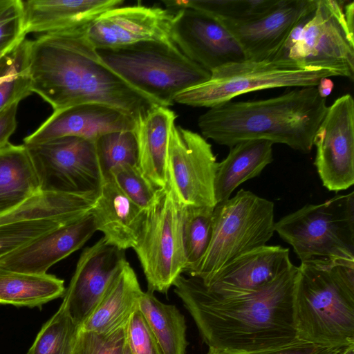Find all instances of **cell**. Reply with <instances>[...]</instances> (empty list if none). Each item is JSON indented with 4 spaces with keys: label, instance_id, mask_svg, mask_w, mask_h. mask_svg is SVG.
Returning <instances> with one entry per match:
<instances>
[{
    "label": "cell",
    "instance_id": "6da1fadb",
    "mask_svg": "<svg viewBox=\"0 0 354 354\" xmlns=\"http://www.w3.org/2000/svg\"><path fill=\"white\" fill-rule=\"evenodd\" d=\"M297 266L252 292L221 295L180 274L174 292L192 317L207 353H250L291 344L297 337L293 293Z\"/></svg>",
    "mask_w": 354,
    "mask_h": 354
},
{
    "label": "cell",
    "instance_id": "7a4b0ae2",
    "mask_svg": "<svg viewBox=\"0 0 354 354\" xmlns=\"http://www.w3.org/2000/svg\"><path fill=\"white\" fill-rule=\"evenodd\" d=\"M86 27L44 33L20 44L21 70L29 80L31 93L39 95L53 111L100 103L136 121L161 106L105 64L88 40Z\"/></svg>",
    "mask_w": 354,
    "mask_h": 354
},
{
    "label": "cell",
    "instance_id": "3957f363",
    "mask_svg": "<svg viewBox=\"0 0 354 354\" xmlns=\"http://www.w3.org/2000/svg\"><path fill=\"white\" fill-rule=\"evenodd\" d=\"M328 107L316 86L297 87L272 98L209 108L199 116L198 126L205 139L230 148L261 139L307 153Z\"/></svg>",
    "mask_w": 354,
    "mask_h": 354
},
{
    "label": "cell",
    "instance_id": "277c9868",
    "mask_svg": "<svg viewBox=\"0 0 354 354\" xmlns=\"http://www.w3.org/2000/svg\"><path fill=\"white\" fill-rule=\"evenodd\" d=\"M293 315L300 340L326 346L354 344V263H301Z\"/></svg>",
    "mask_w": 354,
    "mask_h": 354
},
{
    "label": "cell",
    "instance_id": "5b68a950",
    "mask_svg": "<svg viewBox=\"0 0 354 354\" xmlns=\"http://www.w3.org/2000/svg\"><path fill=\"white\" fill-rule=\"evenodd\" d=\"M97 52L126 82L166 107L174 105L178 93L206 82L211 75L174 43L142 41Z\"/></svg>",
    "mask_w": 354,
    "mask_h": 354
},
{
    "label": "cell",
    "instance_id": "8992f818",
    "mask_svg": "<svg viewBox=\"0 0 354 354\" xmlns=\"http://www.w3.org/2000/svg\"><path fill=\"white\" fill-rule=\"evenodd\" d=\"M274 203L241 189L215 205L208 248L187 274L208 282L241 254L266 245L274 232Z\"/></svg>",
    "mask_w": 354,
    "mask_h": 354
},
{
    "label": "cell",
    "instance_id": "52a82bcc",
    "mask_svg": "<svg viewBox=\"0 0 354 354\" xmlns=\"http://www.w3.org/2000/svg\"><path fill=\"white\" fill-rule=\"evenodd\" d=\"M274 232L292 246L301 263H354V193L307 204L281 218Z\"/></svg>",
    "mask_w": 354,
    "mask_h": 354
},
{
    "label": "cell",
    "instance_id": "ba28073f",
    "mask_svg": "<svg viewBox=\"0 0 354 354\" xmlns=\"http://www.w3.org/2000/svg\"><path fill=\"white\" fill-rule=\"evenodd\" d=\"M210 73L206 82L178 93L174 103L209 109L252 91L317 86L322 78L337 76L330 70L305 67L288 58L245 59L224 65Z\"/></svg>",
    "mask_w": 354,
    "mask_h": 354
},
{
    "label": "cell",
    "instance_id": "9c48e42d",
    "mask_svg": "<svg viewBox=\"0 0 354 354\" xmlns=\"http://www.w3.org/2000/svg\"><path fill=\"white\" fill-rule=\"evenodd\" d=\"M354 2L317 0L288 58L305 67L354 79Z\"/></svg>",
    "mask_w": 354,
    "mask_h": 354
},
{
    "label": "cell",
    "instance_id": "30bf717a",
    "mask_svg": "<svg viewBox=\"0 0 354 354\" xmlns=\"http://www.w3.org/2000/svg\"><path fill=\"white\" fill-rule=\"evenodd\" d=\"M133 250L149 292L166 294L176 278L184 273L182 207L168 185L160 190L155 202L146 209L142 230Z\"/></svg>",
    "mask_w": 354,
    "mask_h": 354
},
{
    "label": "cell",
    "instance_id": "8fae6325",
    "mask_svg": "<svg viewBox=\"0 0 354 354\" xmlns=\"http://www.w3.org/2000/svg\"><path fill=\"white\" fill-rule=\"evenodd\" d=\"M43 192L98 194L104 176L94 142L66 136L24 145Z\"/></svg>",
    "mask_w": 354,
    "mask_h": 354
},
{
    "label": "cell",
    "instance_id": "7c38bea8",
    "mask_svg": "<svg viewBox=\"0 0 354 354\" xmlns=\"http://www.w3.org/2000/svg\"><path fill=\"white\" fill-rule=\"evenodd\" d=\"M95 194L43 192L0 215V257L91 213Z\"/></svg>",
    "mask_w": 354,
    "mask_h": 354
},
{
    "label": "cell",
    "instance_id": "4fadbf2b",
    "mask_svg": "<svg viewBox=\"0 0 354 354\" xmlns=\"http://www.w3.org/2000/svg\"><path fill=\"white\" fill-rule=\"evenodd\" d=\"M218 162L202 135L175 124L167 150L168 185L180 207H214Z\"/></svg>",
    "mask_w": 354,
    "mask_h": 354
},
{
    "label": "cell",
    "instance_id": "5bb4252c",
    "mask_svg": "<svg viewBox=\"0 0 354 354\" xmlns=\"http://www.w3.org/2000/svg\"><path fill=\"white\" fill-rule=\"evenodd\" d=\"M314 165L328 191L346 190L354 184V100L338 97L328 107L314 138Z\"/></svg>",
    "mask_w": 354,
    "mask_h": 354
},
{
    "label": "cell",
    "instance_id": "9a60e30c",
    "mask_svg": "<svg viewBox=\"0 0 354 354\" xmlns=\"http://www.w3.org/2000/svg\"><path fill=\"white\" fill-rule=\"evenodd\" d=\"M176 10L170 37L190 60L211 73L245 59L237 41L218 20L192 8Z\"/></svg>",
    "mask_w": 354,
    "mask_h": 354
},
{
    "label": "cell",
    "instance_id": "2e32d148",
    "mask_svg": "<svg viewBox=\"0 0 354 354\" xmlns=\"http://www.w3.org/2000/svg\"><path fill=\"white\" fill-rule=\"evenodd\" d=\"M174 15L171 9L157 6H119L91 22L86 28V36L96 49L149 41L173 43L170 30Z\"/></svg>",
    "mask_w": 354,
    "mask_h": 354
},
{
    "label": "cell",
    "instance_id": "e0dca14e",
    "mask_svg": "<svg viewBox=\"0 0 354 354\" xmlns=\"http://www.w3.org/2000/svg\"><path fill=\"white\" fill-rule=\"evenodd\" d=\"M317 0H279L264 15L249 21L218 20L240 45L245 59H279L292 30L314 12Z\"/></svg>",
    "mask_w": 354,
    "mask_h": 354
},
{
    "label": "cell",
    "instance_id": "ac0fdd59",
    "mask_svg": "<svg viewBox=\"0 0 354 354\" xmlns=\"http://www.w3.org/2000/svg\"><path fill=\"white\" fill-rule=\"evenodd\" d=\"M127 262L124 251L109 245L103 237L82 251L62 301L79 327Z\"/></svg>",
    "mask_w": 354,
    "mask_h": 354
},
{
    "label": "cell",
    "instance_id": "d6986e66",
    "mask_svg": "<svg viewBox=\"0 0 354 354\" xmlns=\"http://www.w3.org/2000/svg\"><path fill=\"white\" fill-rule=\"evenodd\" d=\"M136 127L135 119L113 106L100 103L81 104L53 111L24 139V145L39 144L66 136L95 142L105 133L135 131Z\"/></svg>",
    "mask_w": 354,
    "mask_h": 354
},
{
    "label": "cell",
    "instance_id": "ffe728a7",
    "mask_svg": "<svg viewBox=\"0 0 354 354\" xmlns=\"http://www.w3.org/2000/svg\"><path fill=\"white\" fill-rule=\"evenodd\" d=\"M97 231L90 213L61 225L0 257V268L45 274L54 264L80 249Z\"/></svg>",
    "mask_w": 354,
    "mask_h": 354
},
{
    "label": "cell",
    "instance_id": "44dd1931",
    "mask_svg": "<svg viewBox=\"0 0 354 354\" xmlns=\"http://www.w3.org/2000/svg\"><path fill=\"white\" fill-rule=\"evenodd\" d=\"M293 266L288 248L266 245L236 258L208 282L200 281L218 294L248 293L267 286Z\"/></svg>",
    "mask_w": 354,
    "mask_h": 354
},
{
    "label": "cell",
    "instance_id": "7402d4cb",
    "mask_svg": "<svg viewBox=\"0 0 354 354\" xmlns=\"http://www.w3.org/2000/svg\"><path fill=\"white\" fill-rule=\"evenodd\" d=\"M91 214L106 243L124 251L136 245L146 209L130 200L109 176L104 179Z\"/></svg>",
    "mask_w": 354,
    "mask_h": 354
},
{
    "label": "cell",
    "instance_id": "603a6c76",
    "mask_svg": "<svg viewBox=\"0 0 354 354\" xmlns=\"http://www.w3.org/2000/svg\"><path fill=\"white\" fill-rule=\"evenodd\" d=\"M122 0L22 1L24 32L48 33L88 26Z\"/></svg>",
    "mask_w": 354,
    "mask_h": 354
},
{
    "label": "cell",
    "instance_id": "cb8c5ba5",
    "mask_svg": "<svg viewBox=\"0 0 354 354\" xmlns=\"http://www.w3.org/2000/svg\"><path fill=\"white\" fill-rule=\"evenodd\" d=\"M177 118L169 107L156 106L136 120L138 167L156 188H165L169 132Z\"/></svg>",
    "mask_w": 354,
    "mask_h": 354
},
{
    "label": "cell",
    "instance_id": "d4e9b609",
    "mask_svg": "<svg viewBox=\"0 0 354 354\" xmlns=\"http://www.w3.org/2000/svg\"><path fill=\"white\" fill-rule=\"evenodd\" d=\"M137 275L127 261L86 321L85 330L109 333L126 325L142 294Z\"/></svg>",
    "mask_w": 354,
    "mask_h": 354
},
{
    "label": "cell",
    "instance_id": "484cf974",
    "mask_svg": "<svg viewBox=\"0 0 354 354\" xmlns=\"http://www.w3.org/2000/svg\"><path fill=\"white\" fill-rule=\"evenodd\" d=\"M273 143L266 140H249L230 148L227 156L218 162L214 179L216 204L231 197L243 183L261 174L273 160Z\"/></svg>",
    "mask_w": 354,
    "mask_h": 354
},
{
    "label": "cell",
    "instance_id": "4316f807",
    "mask_svg": "<svg viewBox=\"0 0 354 354\" xmlns=\"http://www.w3.org/2000/svg\"><path fill=\"white\" fill-rule=\"evenodd\" d=\"M41 192L26 146L9 143L0 149V215Z\"/></svg>",
    "mask_w": 354,
    "mask_h": 354
},
{
    "label": "cell",
    "instance_id": "83f0119b",
    "mask_svg": "<svg viewBox=\"0 0 354 354\" xmlns=\"http://www.w3.org/2000/svg\"><path fill=\"white\" fill-rule=\"evenodd\" d=\"M64 281L45 274H32L0 268V304L40 306L64 295Z\"/></svg>",
    "mask_w": 354,
    "mask_h": 354
},
{
    "label": "cell",
    "instance_id": "f1b7e54d",
    "mask_svg": "<svg viewBox=\"0 0 354 354\" xmlns=\"http://www.w3.org/2000/svg\"><path fill=\"white\" fill-rule=\"evenodd\" d=\"M138 308L163 354H185L187 345L185 319L175 306L163 304L153 292L143 291Z\"/></svg>",
    "mask_w": 354,
    "mask_h": 354
},
{
    "label": "cell",
    "instance_id": "f546056e",
    "mask_svg": "<svg viewBox=\"0 0 354 354\" xmlns=\"http://www.w3.org/2000/svg\"><path fill=\"white\" fill-rule=\"evenodd\" d=\"M279 0L165 1L169 9L192 8L219 20L245 21L259 18L272 9Z\"/></svg>",
    "mask_w": 354,
    "mask_h": 354
},
{
    "label": "cell",
    "instance_id": "4dcf8cb0",
    "mask_svg": "<svg viewBox=\"0 0 354 354\" xmlns=\"http://www.w3.org/2000/svg\"><path fill=\"white\" fill-rule=\"evenodd\" d=\"M214 207H182V236L185 257L184 273L192 270L205 253L212 231Z\"/></svg>",
    "mask_w": 354,
    "mask_h": 354
},
{
    "label": "cell",
    "instance_id": "1f68e13d",
    "mask_svg": "<svg viewBox=\"0 0 354 354\" xmlns=\"http://www.w3.org/2000/svg\"><path fill=\"white\" fill-rule=\"evenodd\" d=\"M78 328L62 303L43 325L27 354H71Z\"/></svg>",
    "mask_w": 354,
    "mask_h": 354
},
{
    "label": "cell",
    "instance_id": "d6a6232c",
    "mask_svg": "<svg viewBox=\"0 0 354 354\" xmlns=\"http://www.w3.org/2000/svg\"><path fill=\"white\" fill-rule=\"evenodd\" d=\"M94 143L104 178L118 165H138V142L134 131L109 132L99 137Z\"/></svg>",
    "mask_w": 354,
    "mask_h": 354
},
{
    "label": "cell",
    "instance_id": "836d02e7",
    "mask_svg": "<svg viewBox=\"0 0 354 354\" xmlns=\"http://www.w3.org/2000/svg\"><path fill=\"white\" fill-rule=\"evenodd\" d=\"M109 176L130 200L143 209L155 202L161 189L147 179L138 165H118L110 171Z\"/></svg>",
    "mask_w": 354,
    "mask_h": 354
},
{
    "label": "cell",
    "instance_id": "e575fe53",
    "mask_svg": "<svg viewBox=\"0 0 354 354\" xmlns=\"http://www.w3.org/2000/svg\"><path fill=\"white\" fill-rule=\"evenodd\" d=\"M127 325L109 333H96L79 327L71 354H123Z\"/></svg>",
    "mask_w": 354,
    "mask_h": 354
},
{
    "label": "cell",
    "instance_id": "d590c367",
    "mask_svg": "<svg viewBox=\"0 0 354 354\" xmlns=\"http://www.w3.org/2000/svg\"><path fill=\"white\" fill-rule=\"evenodd\" d=\"M26 35L22 1L0 0V50L20 45Z\"/></svg>",
    "mask_w": 354,
    "mask_h": 354
},
{
    "label": "cell",
    "instance_id": "8d00e7d4",
    "mask_svg": "<svg viewBox=\"0 0 354 354\" xmlns=\"http://www.w3.org/2000/svg\"><path fill=\"white\" fill-rule=\"evenodd\" d=\"M127 342L132 354H163L138 308L127 322Z\"/></svg>",
    "mask_w": 354,
    "mask_h": 354
},
{
    "label": "cell",
    "instance_id": "74e56055",
    "mask_svg": "<svg viewBox=\"0 0 354 354\" xmlns=\"http://www.w3.org/2000/svg\"><path fill=\"white\" fill-rule=\"evenodd\" d=\"M352 345L326 346L298 339L277 348L250 353H207V354H344Z\"/></svg>",
    "mask_w": 354,
    "mask_h": 354
},
{
    "label": "cell",
    "instance_id": "f35d334b",
    "mask_svg": "<svg viewBox=\"0 0 354 354\" xmlns=\"http://www.w3.org/2000/svg\"><path fill=\"white\" fill-rule=\"evenodd\" d=\"M31 93L28 78L20 68L19 75L0 85V111L15 101H21Z\"/></svg>",
    "mask_w": 354,
    "mask_h": 354
},
{
    "label": "cell",
    "instance_id": "ab89813d",
    "mask_svg": "<svg viewBox=\"0 0 354 354\" xmlns=\"http://www.w3.org/2000/svg\"><path fill=\"white\" fill-rule=\"evenodd\" d=\"M20 101H15L0 111V149L10 143L17 128V114Z\"/></svg>",
    "mask_w": 354,
    "mask_h": 354
},
{
    "label": "cell",
    "instance_id": "60d3db41",
    "mask_svg": "<svg viewBox=\"0 0 354 354\" xmlns=\"http://www.w3.org/2000/svg\"><path fill=\"white\" fill-rule=\"evenodd\" d=\"M19 46L6 57V68L0 71V85L16 78L20 73Z\"/></svg>",
    "mask_w": 354,
    "mask_h": 354
},
{
    "label": "cell",
    "instance_id": "b9f144b4",
    "mask_svg": "<svg viewBox=\"0 0 354 354\" xmlns=\"http://www.w3.org/2000/svg\"><path fill=\"white\" fill-rule=\"evenodd\" d=\"M316 87L319 95L322 97L326 98L333 91L334 83L329 77H324L319 81Z\"/></svg>",
    "mask_w": 354,
    "mask_h": 354
},
{
    "label": "cell",
    "instance_id": "7bdbcfd3",
    "mask_svg": "<svg viewBox=\"0 0 354 354\" xmlns=\"http://www.w3.org/2000/svg\"><path fill=\"white\" fill-rule=\"evenodd\" d=\"M19 46H12L0 50V63L2 60L14 51Z\"/></svg>",
    "mask_w": 354,
    "mask_h": 354
},
{
    "label": "cell",
    "instance_id": "ee69618b",
    "mask_svg": "<svg viewBox=\"0 0 354 354\" xmlns=\"http://www.w3.org/2000/svg\"><path fill=\"white\" fill-rule=\"evenodd\" d=\"M344 354H354V345L349 346Z\"/></svg>",
    "mask_w": 354,
    "mask_h": 354
},
{
    "label": "cell",
    "instance_id": "f6af8a7d",
    "mask_svg": "<svg viewBox=\"0 0 354 354\" xmlns=\"http://www.w3.org/2000/svg\"><path fill=\"white\" fill-rule=\"evenodd\" d=\"M123 354H132L131 351H130V349H129V346L127 344V342L126 344V346H125Z\"/></svg>",
    "mask_w": 354,
    "mask_h": 354
}]
</instances>
